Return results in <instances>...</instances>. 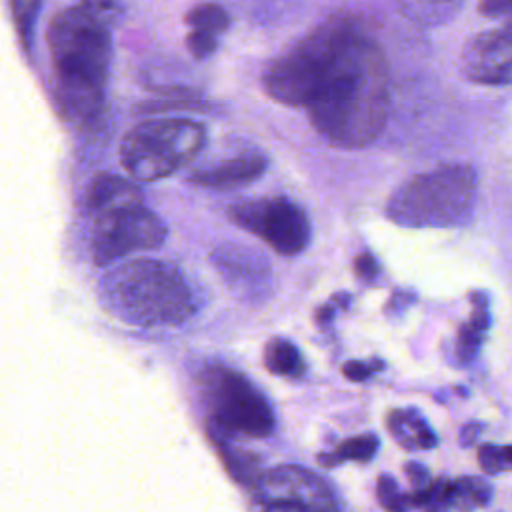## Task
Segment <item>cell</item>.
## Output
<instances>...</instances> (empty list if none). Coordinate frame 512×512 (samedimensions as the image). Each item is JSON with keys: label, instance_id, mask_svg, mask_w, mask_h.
<instances>
[{"label": "cell", "instance_id": "cell-1", "mask_svg": "<svg viewBox=\"0 0 512 512\" xmlns=\"http://www.w3.org/2000/svg\"><path fill=\"white\" fill-rule=\"evenodd\" d=\"M270 98L304 106L334 146H368L390 108L388 62L376 40L348 18H330L290 46L262 76Z\"/></svg>", "mask_w": 512, "mask_h": 512}, {"label": "cell", "instance_id": "cell-2", "mask_svg": "<svg viewBox=\"0 0 512 512\" xmlns=\"http://www.w3.org/2000/svg\"><path fill=\"white\" fill-rule=\"evenodd\" d=\"M52 56V100L66 120H90L102 104L108 84L112 42L102 18L84 8L60 10L48 26Z\"/></svg>", "mask_w": 512, "mask_h": 512}, {"label": "cell", "instance_id": "cell-3", "mask_svg": "<svg viewBox=\"0 0 512 512\" xmlns=\"http://www.w3.org/2000/svg\"><path fill=\"white\" fill-rule=\"evenodd\" d=\"M104 308L134 326H176L194 314L188 282L174 266L138 258L108 270L98 286Z\"/></svg>", "mask_w": 512, "mask_h": 512}, {"label": "cell", "instance_id": "cell-4", "mask_svg": "<svg viewBox=\"0 0 512 512\" xmlns=\"http://www.w3.org/2000/svg\"><path fill=\"white\" fill-rule=\"evenodd\" d=\"M478 200V174L470 164H442L400 184L386 216L404 228H458L470 222Z\"/></svg>", "mask_w": 512, "mask_h": 512}, {"label": "cell", "instance_id": "cell-5", "mask_svg": "<svg viewBox=\"0 0 512 512\" xmlns=\"http://www.w3.org/2000/svg\"><path fill=\"white\" fill-rule=\"evenodd\" d=\"M204 124L188 118H152L130 128L120 142V166L136 182L162 180L204 148Z\"/></svg>", "mask_w": 512, "mask_h": 512}, {"label": "cell", "instance_id": "cell-6", "mask_svg": "<svg viewBox=\"0 0 512 512\" xmlns=\"http://www.w3.org/2000/svg\"><path fill=\"white\" fill-rule=\"evenodd\" d=\"M166 234V224L144 204L120 206L94 216L92 258L98 266H106L128 254L162 246Z\"/></svg>", "mask_w": 512, "mask_h": 512}, {"label": "cell", "instance_id": "cell-7", "mask_svg": "<svg viewBox=\"0 0 512 512\" xmlns=\"http://www.w3.org/2000/svg\"><path fill=\"white\" fill-rule=\"evenodd\" d=\"M228 218L282 256L300 254L310 240L308 216L296 202L284 196L236 202L228 208Z\"/></svg>", "mask_w": 512, "mask_h": 512}, {"label": "cell", "instance_id": "cell-8", "mask_svg": "<svg viewBox=\"0 0 512 512\" xmlns=\"http://www.w3.org/2000/svg\"><path fill=\"white\" fill-rule=\"evenodd\" d=\"M212 430L266 438L274 430V412L264 394L234 370H218L210 382Z\"/></svg>", "mask_w": 512, "mask_h": 512}, {"label": "cell", "instance_id": "cell-9", "mask_svg": "<svg viewBox=\"0 0 512 512\" xmlns=\"http://www.w3.org/2000/svg\"><path fill=\"white\" fill-rule=\"evenodd\" d=\"M254 512H340L332 488L312 470L294 464L266 470L256 478Z\"/></svg>", "mask_w": 512, "mask_h": 512}, {"label": "cell", "instance_id": "cell-10", "mask_svg": "<svg viewBox=\"0 0 512 512\" xmlns=\"http://www.w3.org/2000/svg\"><path fill=\"white\" fill-rule=\"evenodd\" d=\"M460 72L482 86H512V24L472 36L460 52Z\"/></svg>", "mask_w": 512, "mask_h": 512}, {"label": "cell", "instance_id": "cell-11", "mask_svg": "<svg viewBox=\"0 0 512 512\" xmlns=\"http://www.w3.org/2000/svg\"><path fill=\"white\" fill-rule=\"evenodd\" d=\"M212 260L222 278H226L240 292H258L272 276L266 262L258 254L246 250V246H220L212 254Z\"/></svg>", "mask_w": 512, "mask_h": 512}, {"label": "cell", "instance_id": "cell-12", "mask_svg": "<svg viewBox=\"0 0 512 512\" xmlns=\"http://www.w3.org/2000/svg\"><path fill=\"white\" fill-rule=\"evenodd\" d=\"M266 158L260 152H242L214 166L200 168L190 174V180L206 188H232L260 178L266 170Z\"/></svg>", "mask_w": 512, "mask_h": 512}, {"label": "cell", "instance_id": "cell-13", "mask_svg": "<svg viewBox=\"0 0 512 512\" xmlns=\"http://www.w3.org/2000/svg\"><path fill=\"white\" fill-rule=\"evenodd\" d=\"M142 200H144V194L138 184L108 172H102L96 178H92L84 194V206L94 216L120 206L144 204Z\"/></svg>", "mask_w": 512, "mask_h": 512}, {"label": "cell", "instance_id": "cell-14", "mask_svg": "<svg viewBox=\"0 0 512 512\" xmlns=\"http://www.w3.org/2000/svg\"><path fill=\"white\" fill-rule=\"evenodd\" d=\"M470 302H472V314L470 318L460 324L458 334H456V344H454V354H456V362L458 364H470L482 342H484V334L490 328V298L486 292H472L470 294Z\"/></svg>", "mask_w": 512, "mask_h": 512}, {"label": "cell", "instance_id": "cell-15", "mask_svg": "<svg viewBox=\"0 0 512 512\" xmlns=\"http://www.w3.org/2000/svg\"><path fill=\"white\" fill-rule=\"evenodd\" d=\"M386 424L392 438L406 450H430L438 444L434 430L414 408L392 410Z\"/></svg>", "mask_w": 512, "mask_h": 512}, {"label": "cell", "instance_id": "cell-16", "mask_svg": "<svg viewBox=\"0 0 512 512\" xmlns=\"http://www.w3.org/2000/svg\"><path fill=\"white\" fill-rule=\"evenodd\" d=\"M492 498V486L488 480L478 476H462L456 480H446L444 484V506L456 508L460 512H472L482 508Z\"/></svg>", "mask_w": 512, "mask_h": 512}, {"label": "cell", "instance_id": "cell-17", "mask_svg": "<svg viewBox=\"0 0 512 512\" xmlns=\"http://www.w3.org/2000/svg\"><path fill=\"white\" fill-rule=\"evenodd\" d=\"M462 4L464 0H398V10L414 24L440 26L450 22Z\"/></svg>", "mask_w": 512, "mask_h": 512}, {"label": "cell", "instance_id": "cell-18", "mask_svg": "<svg viewBox=\"0 0 512 512\" xmlns=\"http://www.w3.org/2000/svg\"><path fill=\"white\" fill-rule=\"evenodd\" d=\"M264 364L278 376H300L304 362L298 348L286 338H272L264 348Z\"/></svg>", "mask_w": 512, "mask_h": 512}, {"label": "cell", "instance_id": "cell-19", "mask_svg": "<svg viewBox=\"0 0 512 512\" xmlns=\"http://www.w3.org/2000/svg\"><path fill=\"white\" fill-rule=\"evenodd\" d=\"M184 22L192 30H204V32L218 36L228 30L230 14L226 12V8H222L216 2H200L186 12Z\"/></svg>", "mask_w": 512, "mask_h": 512}, {"label": "cell", "instance_id": "cell-20", "mask_svg": "<svg viewBox=\"0 0 512 512\" xmlns=\"http://www.w3.org/2000/svg\"><path fill=\"white\" fill-rule=\"evenodd\" d=\"M42 0H8L12 20L20 38L22 50L28 54L32 48V36H34V22L40 10Z\"/></svg>", "mask_w": 512, "mask_h": 512}, {"label": "cell", "instance_id": "cell-21", "mask_svg": "<svg viewBox=\"0 0 512 512\" xmlns=\"http://www.w3.org/2000/svg\"><path fill=\"white\" fill-rule=\"evenodd\" d=\"M376 450H378V438L374 434H362L342 442L332 456H322V462L326 466H334L336 462H342V460L366 462L376 454Z\"/></svg>", "mask_w": 512, "mask_h": 512}, {"label": "cell", "instance_id": "cell-22", "mask_svg": "<svg viewBox=\"0 0 512 512\" xmlns=\"http://www.w3.org/2000/svg\"><path fill=\"white\" fill-rule=\"evenodd\" d=\"M478 464L488 476L512 472V444L510 446L482 444L478 448Z\"/></svg>", "mask_w": 512, "mask_h": 512}, {"label": "cell", "instance_id": "cell-23", "mask_svg": "<svg viewBox=\"0 0 512 512\" xmlns=\"http://www.w3.org/2000/svg\"><path fill=\"white\" fill-rule=\"evenodd\" d=\"M376 494H378V500L380 504L390 510V512H406L410 504V496L402 494L396 486V482L390 478V476H380L378 480V488H376Z\"/></svg>", "mask_w": 512, "mask_h": 512}, {"label": "cell", "instance_id": "cell-24", "mask_svg": "<svg viewBox=\"0 0 512 512\" xmlns=\"http://www.w3.org/2000/svg\"><path fill=\"white\" fill-rule=\"evenodd\" d=\"M186 48L194 58L204 60L218 48V36L204 30H190L186 36Z\"/></svg>", "mask_w": 512, "mask_h": 512}, {"label": "cell", "instance_id": "cell-25", "mask_svg": "<svg viewBox=\"0 0 512 512\" xmlns=\"http://www.w3.org/2000/svg\"><path fill=\"white\" fill-rule=\"evenodd\" d=\"M478 10L488 18L512 16V0H480Z\"/></svg>", "mask_w": 512, "mask_h": 512}, {"label": "cell", "instance_id": "cell-26", "mask_svg": "<svg viewBox=\"0 0 512 512\" xmlns=\"http://www.w3.org/2000/svg\"><path fill=\"white\" fill-rule=\"evenodd\" d=\"M354 272L362 280H372L378 274V262L370 252H362L354 260Z\"/></svg>", "mask_w": 512, "mask_h": 512}, {"label": "cell", "instance_id": "cell-27", "mask_svg": "<svg viewBox=\"0 0 512 512\" xmlns=\"http://www.w3.org/2000/svg\"><path fill=\"white\" fill-rule=\"evenodd\" d=\"M406 474L410 476V480H412V484L416 486V490H422V488H426V486L432 484L428 470H426L422 464H418V462H410V464L406 466Z\"/></svg>", "mask_w": 512, "mask_h": 512}, {"label": "cell", "instance_id": "cell-28", "mask_svg": "<svg viewBox=\"0 0 512 512\" xmlns=\"http://www.w3.org/2000/svg\"><path fill=\"white\" fill-rule=\"evenodd\" d=\"M482 430H484L482 422H468V424L462 426V430H460V444H462V446H472V444H476V440L480 438Z\"/></svg>", "mask_w": 512, "mask_h": 512}, {"label": "cell", "instance_id": "cell-29", "mask_svg": "<svg viewBox=\"0 0 512 512\" xmlns=\"http://www.w3.org/2000/svg\"><path fill=\"white\" fill-rule=\"evenodd\" d=\"M370 372H372V368H370V364H366V362L354 360V362H346V364H344V374H346L350 380H364V378L370 376Z\"/></svg>", "mask_w": 512, "mask_h": 512}, {"label": "cell", "instance_id": "cell-30", "mask_svg": "<svg viewBox=\"0 0 512 512\" xmlns=\"http://www.w3.org/2000/svg\"><path fill=\"white\" fill-rule=\"evenodd\" d=\"M78 2H80V6H84V8H88V10L96 12V14L112 12L120 4V0H78Z\"/></svg>", "mask_w": 512, "mask_h": 512}]
</instances>
